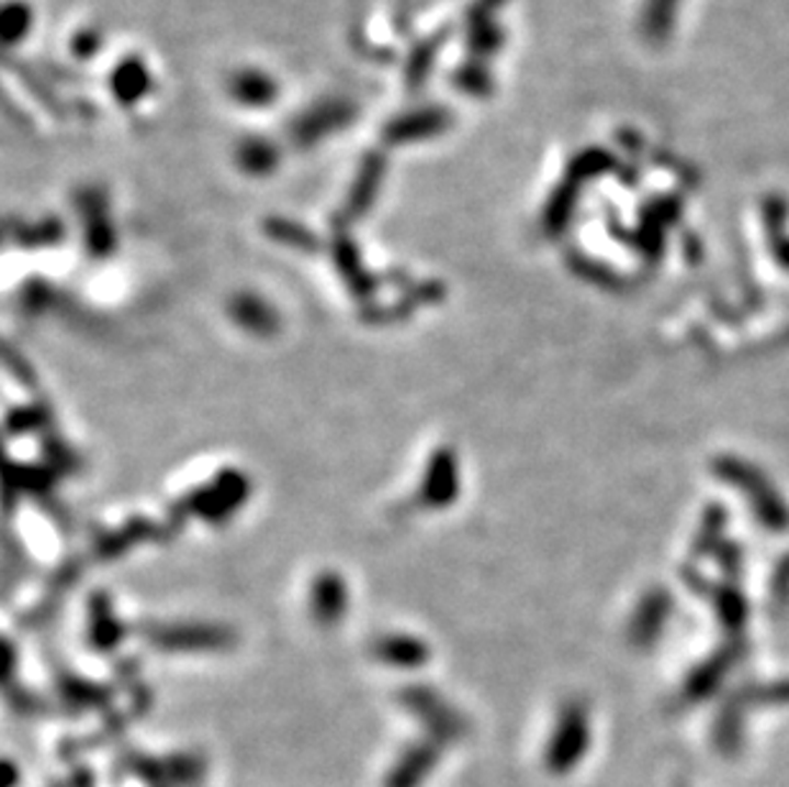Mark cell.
I'll use <instances>...</instances> for the list:
<instances>
[{
  "label": "cell",
  "mask_w": 789,
  "mask_h": 787,
  "mask_svg": "<svg viewBox=\"0 0 789 787\" xmlns=\"http://www.w3.org/2000/svg\"><path fill=\"white\" fill-rule=\"evenodd\" d=\"M230 95L236 98L240 105L263 108V105H271L273 100H277L279 88L269 75L256 72V69H246V72L233 77Z\"/></svg>",
  "instance_id": "6da1fadb"
},
{
  "label": "cell",
  "mask_w": 789,
  "mask_h": 787,
  "mask_svg": "<svg viewBox=\"0 0 789 787\" xmlns=\"http://www.w3.org/2000/svg\"><path fill=\"white\" fill-rule=\"evenodd\" d=\"M444 126V115L442 113H414L406 115L396 123V126L388 131V138L392 142H414V138H425L432 136L435 131H440Z\"/></svg>",
  "instance_id": "7a4b0ae2"
},
{
  "label": "cell",
  "mask_w": 789,
  "mask_h": 787,
  "mask_svg": "<svg viewBox=\"0 0 789 787\" xmlns=\"http://www.w3.org/2000/svg\"><path fill=\"white\" fill-rule=\"evenodd\" d=\"M277 149H273L269 142H261V138H248L238 149V164L248 175H269V171L277 167Z\"/></svg>",
  "instance_id": "3957f363"
},
{
  "label": "cell",
  "mask_w": 789,
  "mask_h": 787,
  "mask_svg": "<svg viewBox=\"0 0 789 787\" xmlns=\"http://www.w3.org/2000/svg\"><path fill=\"white\" fill-rule=\"evenodd\" d=\"M3 23H5V42L8 44L19 42V38L29 34V26H31L29 5L26 3H8Z\"/></svg>",
  "instance_id": "277c9868"
},
{
  "label": "cell",
  "mask_w": 789,
  "mask_h": 787,
  "mask_svg": "<svg viewBox=\"0 0 789 787\" xmlns=\"http://www.w3.org/2000/svg\"><path fill=\"white\" fill-rule=\"evenodd\" d=\"M146 88V72L140 67H121V80L115 82V92H119L121 100L133 103L140 95V90Z\"/></svg>",
  "instance_id": "5b68a950"
},
{
  "label": "cell",
  "mask_w": 789,
  "mask_h": 787,
  "mask_svg": "<svg viewBox=\"0 0 789 787\" xmlns=\"http://www.w3.org/2000/svg\"><path fill=\"white\" fill-rule=\"evenodd\" d=\"M672 5H675V0H652L650 3V19H646V31H650L652 36H660L664 34V26H667L669 21V13H672Z\"/></svg>",
  "instance_id": "8992f818"
}]
</instances>
